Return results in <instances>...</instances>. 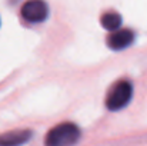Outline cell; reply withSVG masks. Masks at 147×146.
<instances>
[{"label":"cell","mask_w":147,"mask_h":146,"mask_svg":"<svg viewBox=\"0 0 147 146\" xmlns=\"http://www.w3.org/2000/svg\"><path fill=\"white\" fill-rule=\"evenodd\" d=\"M80 139V129L71 122H64L50 129L45 145L46 146H74Z\"/></svg>","instance_id":"obj_1"},{"label":"cell","mask_w":147,"mask_h":146,"mask_svg":"<svg viewBox=\"0 0 147 146\" xmlns=\"http://www.w3.org/2000/svg\"><path fill=\"white\" fill-rule=\"evenodd\" d=\"M134 40V33L130 29H119L111 32L107 37V45L113 50H123L129 48Z\"/></svg>","instance_id":"obj_4"},{"label":"cell","mask_w":147,"mask_h":146,"mask_svg":"<svg viewBox=\"0 0 147 146\" xmlns=\"http://www.w3.org/2000/svg\"><path fill=\"white\" fill-rule=\"evenodd\" d=\"M32 138V132L27 129L10 130L0 135V146H22Z\"/></svg>","instance_id":"obj_5"},{"label":"cell","mask_w":147,"mask_h":146,"mask_svg":"<svg viewBox=\"0 0 147 146\" xmlns=\"http://www.w3.org/2000/svg\"><path fill=\"white\" fill-rule=\"evenodd\" d=\"M20 13L22 17L29 23H42L49 16V6L43 0H27Z\"/></svg>","instance_id":"obj_3"},{"label":"cell","mask_w":147,"mask_h":146,"mask_svg":"<svg viewBox=\"0 0 147 146\" xmlns=\"http://www.w3.org/2000/svg\"><path fill=\"white\" fill-rule=\"evenodd\" d=\"M101 26L106 29V30H110V32H116L120 29L121 26V16L116 12H107L101 16Z\"/></svg>","instance_id":"obj_6"},{"label":"cell","mask_w":147,"mask_h":146,"mask_svg":"<svg viewBox=\"0 0 147 146\" xmlns=\"http://www.w3.org/2000/svg\"><path fill=\"white\" fill-rule=\"evenodd\" d=\"M133 96V86L129 80H119L116 82L106 97V106L109 110H120L123 107H126L129 105V102L131 100Z\"/></svg>","instance_id":"obj_2"}]
</instances>
